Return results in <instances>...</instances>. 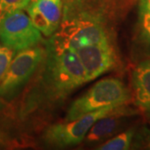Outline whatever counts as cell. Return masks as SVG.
<instances>
[{
	"label": "cell",
	"mask_w": 150,
	"mask_h": 150,
	"mask_svg": "<svg viewBox=\"0 0 150 150\" xmlns=\"http://www.w3.org/2000/svg\"><path fill=\"white\" fill-rule=\"evenodd\" d=\"M134 101L150 121V59L140 62L132 73Z\"/></svg>",
	"instance_id": "9c48e42d"
},
{
	"label": "cell",
	"mask_w": 150,
	"mask_h": 150,
	"mask_svg": "<svg viewBox=\"0 0 150 150\" xmlns=\"http://www.w3.org/2000/svg\"><path fill=\"white\" fill-rule=\"evenodd\" d=\"M75 52L84 70L86 82L101 76L115 63V54L110 43L86 46Z\"/></svg>",
	"instance_id": "8992f818"
},
{
	"label": "cell",
	"mask_w": 150,
	"mask_h": 150,
	"mask_svg": "<svg viewBox=\"0 0 150 150\" xmlns=\"http://www.w3.org/2000/svg\"><path fill=\"white\" fill-rule=\"evenodd\" d=\"M14 53L15 51L12 48L0 43V82L3 79L12 59L14 57Z\"/></svg>",
	"instance_id": "4fadbf2b"
},
{
	"label": "cell",
	"mask_w": 150,
	"mask_h": 150,
	"mask_svg": "<svg viewBox=\"0 0 150 150\" xmlns=\"http://www.w3.org/2000/svg\"><path fill=\"white\" fill-rule=\"evenodd\" d=\"M62 0H31L27 7L34 26L45 36H52L59 29L63 18Z\"/></svg>",
	"instance_id": "52a82bcc"
},
{
	"label": "cell",
	"mask_w": 150,
	"mask_h": 150,
	"mask_svg": "<svg viewBox=\"0 0 150 150\" xmlns=\"http://www.w3.org/2000/svg\"><path fill=\"white\" fill-rule=\"evenodd\" d=\"M130 93L123 82L116 78L98 81L69 108L65 121L74 120L88 112L103 108H118L130 100Z\"/></svg>",
	"instance_id": "7a4b0ae2"
},
{
	"label": "cell",
	"mask_w": 150,
	"mask_h": 150,
	"mask_svg": "<svg viewBox=\"0 0 150 150\" xmlns=\"http://www.w3.org/2000/svg\"><path fill=\"white\" fill-rule=\"evenodd\" d=\"M139 142L141 143L142 146H144V148L150 149V130L148 129H144L141 133Z\"/></svg>",
	"instance_id": "5bb4252c"
},
{
	"label": "cell",
	"mask_w": 150,
	"mask_h": 150,
	"mask_svg": "<svg viewBox=\"0 0 150 150\" xmlns=\"http://www.w3.org/2000/svg\"><path fill=\"white\" fill-rule=\"evenodd\" d=\"M3 142H4V138H3V134H2V133L0 132V144H3Z\"/></svg>",
	"instance_id": "2e32d148"
},
{
	"label": "cell",
	"mask_w": 150,
	"mask_h": 150,
	"mask_svg": "<svg viewBox=\"0 0 150 150\" xmlns=\"http://www.w3.org/2000/svg\"><path fill=\"white\" fill-rule=\"evenodd\" d=\"M135 135V129H129L124 132L109 139L97 149L99 150H126L129 149Z\"/></svg>",
	"instance_id": "8fae6325"
},
{
	"label": "cell",
	"mask_w": 150,
	"mask_h": 150,
	"mask_svg": "<svg viewBox=\"0 0 150 150\" xmlns=\"http://www.w3.org/2000/svg\"><path fill=\"white\" fill-rule=\"evenodd\" d=\"M115 108H103L74 120L52 124L43 132V143L48 147L58 149L79 144L84 139L93 123Z\"/></svg>",
	"instance_id": "277c9868"
},
{
	"label": "cell",
	"mask_w": 150,
	"mask_h": 150,
	"mask_svg": "<svg viewBox=\"0 0 150 150\" xmlns=\"http://www.w3.org/2000/svg\"><path fill=\"white\" fill-rule=\"evenodd\" d=\"M0 40L13 50L20 51L36 46L43 38L28 14L23 10L7 13L0 23Z\"/></svg>",
	"instance_id": "5b68a950"
},
{
	"label": "cell",
	"mask_w": 150,
	"mask_h": 150,
	"mask_svg": "<svg viewBox=\"0 0 150 150\" xmlns=\"http://www.w3.org/2000/svg\"><path fill=\"white\" fill-rule=\"evenodd\" d=\"M31 0H0V23L7 13L27 8Z\"/></svg>",
	"instance_id": "7c38bea8"
},
{
	"label": "cell",
	"mask_w": 150,
	"mask_h": 150,
	"mask_svg": "<svg viewBox=\"0 0 150 150\" xmlns=\"http://www.w3.org/2000/svg\"><path fill=\"white\" fill-rule=\"evenodd\" d=\"M137 46L142 54L150 55V13L139 11L138 31H137Z\"/></svg>",
	"instance_id": "30bf717a"
},
{
	"label": "cell",
	"mask_w": 150,
	"mask_h": 150,
	"mask_svg": "<svg viewBox=\"0 0 150 150\" xmlns=\"http://www.w3.org/2000/svg\"><path fill=\"white\" fill-rule=\"evenodd\" d=\"M45 49L33 46L18 51L0 82V98L9 100L23 89L42 64Z\"/></svg>",
	"instance_id": "3957f363"
},
{
	"label": "cell",
	"mask_w": 150,
	"mask_h": 150,
	"mask_svg": "<svg viewBox=\"0 0 150 150\" xmlns=\"http://www.w3.org/2000/svg\"><path fill=\"white\" fill-rule=\"evenodd\" d=\"M139 11L150 13V0H139Z\"/></svg>",
	"instance_id": "9a60e30c"
},
{
	"label": "cell",
	"mask_w": 150,
	"mask_h": 150,
	"mask_svg": "<svg viewBox=\"0 0 150 150\" xmlns=\"http://www.w3.org/2000/svg\"><path fill=\"white\" fill-rule=\"evenodd\" d=\"M43 93L50 99L64 98L86 82L85 73L74 50L51 38L45 49Z\"/></svg>",
	"instance_id": "6da1fadb"
},
{
	"label": "cell",
	"mask_w": 150,
	"mask_h": 150,
	"mask_svg": "<svg viewBox=\"0 0 150 150\" xmlns=\"http://www.w3.org/2000/svg\"><path fill=\"white\" fill-rule=\"evenodd\" d=\"M135 114L133 109H129L125 105L115 108L106 116L99 118L93 123L85 136L86 144H95L110 139L126 125L129 118Z\"/></svg>",
	"instance_id": "ba28073f"
}]
</instances>
